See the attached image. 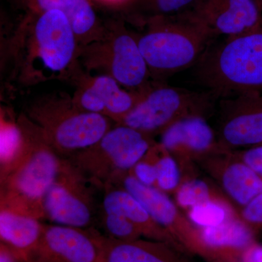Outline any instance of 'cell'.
Returning a JSON list of instances; mask_svg holds the SVG:
<instances>
[{
	"instance_id": "15",
	"label": "cell",
	"mask_w": 262,
	"mask_h": 262,
	"mask_svg": "<svg viewBox=\"0 0 262 262\" xmlns=\"http://www.w3.org/2000/svg\"><path fill=\"white\" fill-rule=\"evenodd\" d=\"M214 144V133L203 115H191L165 129L160 145L167 151L203 153L213 149Z\"/></svg>"
},
{
	"instance_id": "26",
	"label": "cell",
	"mask_w": 262,
	"mask_h": 262,
	"mask_svg": "<svg viewBox=\"0 0 262 262\" xmlns=\"http://www.w3.org/2000/svg\"><path fill=\"white\" fill-rule=\"evenodd\" d=\"M155 18H170L187 14L194 9L199 0H143Z\"/></svg>"
},
{
	"instance_id": "7",
	"label": "cell",
	"mask_w": 262,
	"mask_h": 262,
	"mask_svg": "<svg viewBox=\"0 0 262 262\" xmlns=\"http://www.w3.org/2000/svg\"><path fill=\"white\" fill-rule=\"evenodd\" d=\"M216 98L208 94L167 85H149L139 103L120 121L150 135L163 132L169 125L184 117L202 115Z\"/></svg>"
},
{
	"instance_id": "23",
	"label": "cell",
	"mask_w": 262,
	"mask_h": 262,
	"mask_svg": "<svg viewBox=\"0 0 262 262\" xmlns=\"http://www.w3.org/2000/svg\"><path fill=\"white\" fill-rule=\"evenodd\" d=\"M189 218L196 225L206 228L220 225L230 216L223 205L210 200L193 207Z\"/></svg>"
},
{
	"instance_id": "3",
	"label": "cell",
	"mask_w": 262,
	"mask_h": 262,
	"mask_svg": "<svg viewBox=\"0 0 262 262\" xmlns=\"http://www.w3.org/2000/svg\"><path fill=\"white\" fill-rule=\"evenodd\" d=\"M198 77L215 98L262 93V29L208 47Z\"/></svg>"
},
{
	"instance_id": "20",
	"label": "cell",
	"mask_w": 262,
	"mask_h": 262,
	"mask_svg": "<svg viewBox=\"0 0 262 262\" xmlns=\"http://www.w3.org/2000/svg\"><path fill=\"white\" fill-rule=\"evenodd\" d=\"M45 225L31 215L9 210L0 211L1 243L15 253L20 261L39 242Z\"/></svg>"
},
{
	"instance_id": "27",
	"label": "cell",
	"mask_w": 262,
	"mask_h": 262,
	"mask_svg": "<svg viewBox=\"0 0 262 262\" xmlns=\"http://www.w3.org/2000/svg\"><path fill=\"white\" fill-rule=\"evenodd\" d=\"M209 187L202 180L189 181L179 187L177 194V201L179 206L184 208H193L211 200Z\"/></svg>"
},
{
	"instance_id": "10",
	"label": "cell",
	"mask_w": 262,
	"mask_h": 262,
	"mask_svg": "<svg viewBox=\"0 0 262 262\" xmlns=\"http://www.w3.org/2000/svg\"><path fill=\"white\" fill-rule=\"evenodd\" d=\"M100 237L92 228L45 225L39 242L21 262H99Z\"/></svg>"
},
{
	"instance_id": "5",
	"label": "cell",
	"mask_w": 262,
	"mask_h": 262,
	"mask_svg": "<svg viewBox=\"0 0 262 262\" xmlns=\"http://www.w3.org/2000/svg\"><path fill=\"white\" fill-rule=\"evenodd\" d=\"M28 117L49 145L68 158L94 145L113 127V120L80 110L72 98L42 100L33 105Z\"/></svg>"
},
{
	"instance_id": "19",
	"label": "cell",
	"mask_w": 262,
	"mask_h": 262,
	"mask_svg": "<svg viewBox=\"0 0 262 262\" xmlns=\"http://www.w3.org/2000/svg\"><path fill=\"white\" fill-rule=\"evenodd\" d=\"M120 182L122 188L133 194L158 225L161 226L170 235H177L181 230L179 212L171 200L163 191L156 187L144 185L130 173L122 177Z\"/></svg>"
},
{
	"instance_id": "28",
	"label": "cell",
	"mask_w": 262,
	"mask_h": 262,
	"mask_svg": "<svg viewBox=\"0 0 262 262\" xmlns=\"http://www.w3.org/2000/svg\"><path fill=\"white\" fill-rule=\"evenodd\" d=\"M158 146H153L149 150V159L147 158V155L140 160L132 170L130 172L131 175L134 176L139 182L144 185L150 187H156L157 184V170L155 161H156V154L158 152Z\"/></svg>"
},
{
	"instance_id": "12",
	"label": "cell",
	"mask_w": 262,
	"mask_h": 262,
	"mask_svg": "<svg viewBox=\"0 0 262 262\" xmlns=\"http://www.w3.org/2000/svg\"><path fill=\"white\" fill-rule=\"evenodd\" d=\"M78 89L72 102L77 107L98 114L120 123L139 103L147 87L127 91L113 77L106 75L78 77Z\"/></svg>"
},
{
	"instance_id": "29",
	"label": "cell",
	"mask_w": 262,
	"mask_h": 262,
	"mask_svg": "<svg viewBox=\"0 0 262 262\" xmlns=\"http://www.w3.org/2000/svg\"><path fill=\"white\" fill-rule=\"evenodd\" d=\"M243 220L250 228L262 227V192L244 208Z\"/></svg>"
},
{
	"instance_id": "11",
	"label": "cell",
	"mask_w": 262,
	"mask_h": 262,
	"mask_svg": "<svg viewBox=\"0 0 262 262\" xmlns=\"http://www.w3.org/2000/svg\"><path fill=\"white\" fill-rule=\"evenodd\" d=\"M256 0H199L187 15L212 37H237L262 29Z\"/></svg>"
},
{
	"instance_id": "25",
	"label": "cell",
	"mask_w": 262,
	"mask_h": 262,
	"mask_svg": "<svg viewBox=\"0 0 262 262\" xmlns=\"http://www.w3.org/2000/svg\"><path fill=\"white\" fill-rule=\"evenodd\" d=\"M157 170L156 187L163 192H170L178 187L180 182V172L178 164L163 149V154L155 161Z\"/></svg>"
},
{
	"instance_id": "1",
	"label": "cell",
	"mask_w": 262,
	"mask_h": 262,
	"mask_svg": "<svg viewBox=\"0 0 262 262\" xmlns=\"http://www.w3.org/2000/svg\"><path fill=\"white\" fill-rule=\"evenodd\" d=\"M80 53L70 20L57 10L37 13L32 24L19 32L13 44L20 78L31 84L78 75Z\"/></svg>"
},
{
	"instance_id": "22",
	"label": "cell",
	"mask_w": 262,
	"mask_h": 262,
	"mask_svg": "<svg viewBox=\"0 0 262 262\" xmlns=\"http://www.w3.org/2000/svg\"><path fill=\"white\" fill-rule=\"evenodd\" d=\"M26 136L20 122L1 111L0 120V179L4 178L23 153Z\"/></svg>"
},
{
	"instance_id": "16",
	"label": "cell",
	"mask_w": 262,
	"mask_h": 262,
	"mask_svg": "<svg viewBox=\"0 0 262 262\" xmlns=\"http://www.w3.org/2000/svg\"><path fill=\"white\" fill-rule=\"evenodd\" d=\"M102 208L103 213H116L126 217L144 237L168 244L173 242L170 234L158 225L140 202L124 188L115 187L114 185L106 187Z\"/></svg>"
},
{
	"instance_id": "33",
	"label": "cell",
	"mask_w": 262,
	"mask_h": 262,
	"mask_svg": "<svg viewBox=\"0 0 262 262\" xmlns=\"http://www.w3.org/2000/svg\"><path fill=\"white\" fill-rule=\"evenodd\" d=\"M256 3H257L258 7H259L260 10L262 12V0H256Z\"/></svg>"
},
{
	"instance_id": "32",
	"label": "cell",
	"mask_w": 262,
	"mask_h": 262,
	"mask_svg": "<svg viewBox=\"0 0 262 262\" xmlns=\"http://www.w3.org/2000/svg\"><path fill=\"white\" fill-rule=\"evenodd\" d=\"M0 262H20L18 256L6 245L1 243L0 246Z\"/></svg>"
},
{
	"instance_id": "13",
	"label": "cell",
	"mask_w": 262,
	"mask_h": 262,
	"mask_svg": "<svg viewBox=\"0 0 262 262\" xmlns=\"http://www.w3.org/2000/svg\"><path fill=\"white\" fill-rule=\"evenodd\" d=\"M222 99V143L238 147L262 145V93H246Z\"/></svg>"
},
{
	"instance_id": "6",
	"label": "cell",
	"mask_w": 262,
	"mask_h": 262,
	"mask_svg": "<svg viewBox=\"0 0 262 262\" xmlns=\"http://www.w3.org/2000/svg\"><path fill=\"white\" fill-rule=\"evenodd\" d=\"M153 146L147 134L117 124L94 145L67 160L93 186L106 189L130 173Z\"/></svg>"
},
{
	"instance_id": "2",
	"label": "cell",
	"mask_w": 262,
	"mask_h": 262,
	"mask_svg": "<svg viewBox=\"0 0 262 262\" xmlns=\"http://www.w3.org/2000/svg\"><path fill=\"white\" fill-rule=\"evenodd\" d=\"M26 136L23 153L1 180V209L43 219L42 202L56 180L63 158L28 116L18 118Z\"/></svg>"
},
{
	"instance_id": "14",
	"label": "cell",
	"mask_w": 262,
	"mask_h": 262,
	"mask_svg": "<svg viewBox=\"0 0 262 262\" xmlns=\"http://www.w3.org/2000/svg\"><path fill=\"white\" fill-rule=\"evenodd\" d=\"M253 243L251 228L244 222L229 218L220 225L202 229L194 248L203 253L241 258Z\"/></svg>"
},
{
	"instance_id": "18",
	"label": "cell",
	"mask_w": 262,
	"mask_h": 262,
	"mask_svg": "<svg viewBox=\"0 0 262 262\" xmlns=\"http://www.w3.org/2000/svg\"><path fill=\"white\" fill-rule=\"evenodd\" d=\"M37 13L57 10L67 15L76 33L80 47L99 40L104 34L100 28L94 8L89 0H25Z\"/></svg>"
},
{
	"instance_id": "9",
	"label": "cell",
	"mask_w": 262,
	"mask_h": 262,
	"mask_svg": "<svg viewBox=\"0 0 262 262\" xmlns=\"http://www.w3.org/2000/svg\"><path fill=\"white\" fill-rule=\"evenodd\" d=\"M91 184L63 158L56 180L42 202L43 219L56 225L91 229L96 215Z\"/></svg>"
},
{
	"instance_id": "34",
	"label": "cell",
	"mask_w": 262,
	"mask_h": 262,
	"mask_svg": "<svg viewBox=\"0 0 262 262\" xmlns=\"http://www.w3.org/2000/svg\"><path fill=\"white\" fill-rule=\"evenodd\" d=\"M103 1H106V2H112V3H117V2H121L123 1V0H103Z\"/></svg>"
},
{
	"instance_id": "31",
	"label": "cell",
	"mask_w": 262,
	"mask_h": 262,
	"mask_svg": "<svg viewBox=\"0 0 262 262\" xmlns=\"http://www.w3.org/2000/svg\"><path fill=\"white\" fill-rule=\"evenodd\" d=\"M241 262H262V246L254 244L246 248L241 255Z\"/></svg>"
},
{
	"instance_id": "21",
	"label": "cell",
	"mask_w": 262,
	"mask_h": 262,
	"mask_svg": "<svg viewBox=\"0 0 262 262\" xmlns=\"http://www.w3.org/2000/svg\"><path fill=\"white\" fill-rule=\"evenodd\" d=\"M222 182L227 194L244 207L262 192V179L243 161L228 165Z\"/></svg>"
},
{
	"instance_id": "17",
	"label": "cell",
	"mask_w": 262,
	"mask_h": 262,
	"mask_svg": "<svg viewBox=\"0 0 262 262\" xmlns=\"http://www.w3.org/2000/svg\"><path fill=\"white\" fill-rule=\"evenodd\" d=\"M168 245L152 239L117 241L101 234L99 262H182Z\"/></svg>"
},
{
	"instance_id": "24",
	"label": "cell",
	"mask_w": 262,
	"mask_h": 262,
	"mask_svg": "<svg viewBox=\"0 0 262 262\" xmlns=\"http://www.w3.org/2000/svg\"><path fill=\"white\" fill-rule=\"evenodd\" d=\"M103 228L106 237L120 241H131L141 239L140 230L126 217L116 213H103Z\"/></svg>"
},
{
	"instance_id": "8",
	"label": "cell",
	"mask_w": 262,
	"mask_h": 262,
	"mask_svg": "<svg viewBox=\"0 0 262 262\" xmlns=\"http://www.w3.org/2000/svg\"><path fill=\"white\" fill-rule=\"evenodd\" d=\"M91 69H101L122 87L140 91L149 85V67L138 37L125 29L104 33L99 40L81 48L80 57Z\"/></svg>"
},
{
	"instance_id": "4",
	"label": "cell",
	"mask_w": 262,
	"mask_h": 262,
	"mask_svg": "<svg viewBox=\"0 0 262 262\" xmlns=\"http://www.w3.org/2000/svg\"><path fill=\"white\" fill-rule=\"evenodd\" d=\"M213 38L187 14L155 18L138 37L151 73L168 75L196 64Z\"/></svg>"
},
{
	"instance_id": "30",
	"label": "cell",
	"mask_w": 262,
	"mask_h": 262,
	"mask_svg": "<svg viewBox=\"0 0 262 262\" xmlns=\"http://www.w3.org/2000/svg\"><path fill=\"white\" fill-rule=\"evenodd\" d=\"M241 159L262 179V145L252 146L246 150Z\"/></svg>"
}]
</instances>
